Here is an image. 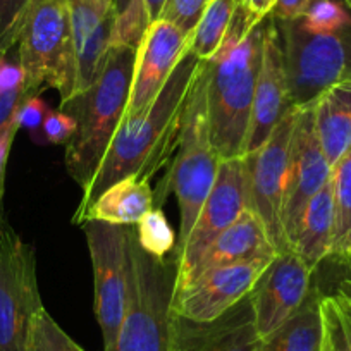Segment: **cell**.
Returning <instances> with one entry per match:
<instances>
[{
	"label": "cell",
	"mask_w": 351,
	"mask_h": 351,
	"mask_svg": "<svg viewBox=\"0 0 351 351\" xmlns=\"http://www.w3.org/2000/svg\"><path fill=\"white\" fill-rule=\"evenodd\" d=\"M202 64L204 60L188 52L176 66L157 99L147 109L123 117L92 184L81 197L74 212V224L110 184L130 176L152 180V176L171 157L178 148L183 114Z\"/></svg>",
	"instance_id": "obj_1"
},
{
	"label": "cell",
	"mask_w": 351,
	"mask_h": 351,
	"mask_svg": "<svg viewBox=\"0 0 351 351\" xmlns=\"http://www.w3.org/2000/svg\"><path fill=\"white\" fill-rule=\"evenodd\" d=\"M269 19L256 21L239 2L221 49L214 59L205 60L208 126L222 160L245 155Z\"/></svg>",
	"instance_id": "obj_2"
},
{
	"label": "cell",
	"mask_w": 351,
	"mask_h": 351,
	"mask_svg": "<svg viewBox=\"0 0 351 351\" xmlns=\"http://www.w3.org/2000/svg\"><path fill=\"white\" fill-rule=\"evenodd\" d=\"M134 56L136 49L110 47L95 83L60 102V110L76 123V131L66 143L64 162L83 193L92 184L123 121L133 81Z\"/></svg>",
	"instance_id": "obj_3"
},
{
	"label": "cell",
	"mask_w": 351,
	"mask_h": 351,
	"mask_svg": "<svg viewBox=\"0 0 351 351\" xmlns=\"http://www.w3.org/2000/svg\"><path fill=\"white\" fill-rule=\"evenodd\" d=\"M221 162L222 158L219 157L212 143L210 126H208L207 69H205L204 60L190 99H188L186 109H184L180 141L176 148L172 167L165 176L164 183L158 186L157 193H154L155 207L158 208L169 193H174L180 204V234H178V241L172 253L178 252L190 236L198 212L217 180Z\"/></svg>",
	"instance_id": "obj_4"
},
{
	"label": "cell",
	"mask_w": 351,
	"mask_h": 351,
	"mask_svg": "<svg viewBox=\"0 0 351 351\" xmlns=\"http://www.w3.org/2000/svg\"><path fill=\"white\" fill-rule=\"evenodd\" d=\"M178 263L152 256L130 236V293L112 351H172V300Z\"/></svg>",
	"instance_id": "obj_5"
},
{
	"label": "cell",
	"mask_w": 351,
	"mask_h": 351,
	"mask_svg": "<svg viewBox=\"0 0 351 351\" xmlns=\"http://www.w3.org/2000/svg\"><path fill=\"white\" fill-rule=\"evenodd\" d=\"M16 52L25 71L29 95L40 97L47 88L59 92L60 102L76 95V56L69 0H35Z\"/></svg>",
	"instance_id": "obj_6"
},
{
	"label": "cell",
	"mask_w": 351,
	"mask_h": 351,
	"mask_svg": "<svg viewBox=\"0 0 351 351\" xmlns=\"http://www.w3.org/2000/svg\"><path fill=\"white\" fill-rule=\"evenodd\" d=\"M276 25L293 109L313 106L330 86L351 81V23L329 33L310 32L300 19Z\"/></svg>",
	"instance_id": "obj_7"
},
{
	"label": "cell",
	"mask_w": 351,
	"mask_h": 351,
	"mask_svg": "<svg viewBox=\"0 0 351 351\" xmlns=\"http://www.w3.org/2000/svg\"><path fill=\"white\" fill-rule=\"evenodd\" d=\"M43 306L35 248L0 226V351H35Z\"/></svg>",
	"instance_id": "obj_8"
},
{
	"label": "cell",
	"mask_w": 351,
	"mask_h": 351,
	"mask_svg": "<svg viewBox=\"0 0 351 351\" xmlns=\"http://www.w3.org/2000/svg\"><path fill=\"white\" fill-rule=\"evenodd\" d=\"M95 279V315L104 351H112L123 324L130 293V236L133 226L83 222Z\"/></svg>",
	"instance_id": "obj_9"
},
{
	"label": "cell",
	"mask_w": 351,
	"mask_h": 351,
	"mask_svg": "<svg viewBox=\"0 0 351 351\" xmlns=\"http://www.w3.org/2000/svg\"><path fill=\"white\" fill-rule=\"evenodd\" d=\"M246 208H250V197L245 155L222 160L217 180L198 212L190 236L178 252L172 253L178 263L176 291L186 286L191 272L197 267V263L200 262L202 255L210 246V243L229 226L234 224Z\"/></svg>",
	"instance_id": "obj_10"
},
{
	"label": "cell",
	"mask_w": 351,
	"mask_h": 351,
	"mask_svg": "<svg viewBox=\"0 0 351 351\" xmlns=\"http://www.w3.org/2000/svg\"><path fill=\"white\" fill-rule=\"evenodd\" d=\"M296 114L298 109H293L258 150L245 155L250 208L262 219L279 253L289 250L282 229V202Z\"/></svg>",
	"instance_id": "obj_11"
},
{
	"label": "cell",
	"mask_w": 351,
	"mask_h": 351,
	"mask_svg": "<svg viewBox=\"0 0 351 351\" xmlns=\"http://www.w3.org/2000/svg\"><path fill=\"white\" fill-rule=\"evenodd\" d=\"M330 171L332 167L327 162L317 134L313 106L298 109L282 202V229L289 250L298 236L306 205L326 186L330 180Z\"/></svg>",
	"instance_id": "obj_12"
},
{
	"label": "cell",
	"mask_w": 351,
	"mask_h": 351,
	"mask_svg": "<svg viewBox=\"0 0 351 351\" xmlns=\"http://www.w3.org/2000/svg\"><path fill=\"white\" fill-rule=\"evenodd\" d=\"M274 258L217 267L197 276L183 289L174 293L172 312L193 322H210L250 296L262 272Z\"/></svg>",
	"instance_id": "obj_13"
},
{
	"label": "cell",
	"mask_w": 351,
	"mask_h": 351,
	"mask_svg": "<svg viewBox=\"0 0 351 351\" xmlns=\"http://www.w3.org/2000/svg\"><path fill=\"white\" fill-rule=\"evenodd\" d=\"M313 272L293 250L278 253L250 293L260 339L295 315L312 291Z\"/></svg>",
	"instance_id": "obj_14"
},
{
	"label": "cell",
	"mask_w": 351,
	"mask_h": 351,
	"mask_svg": "<svg viewBox=\"0 0 351 351\" xmlns=\"http://www.w3.org/2000/svg\"><path fill=\"white\" fill-rule=\"evenodd\" d=\"M188 52L190 36L165 19L152 21L136 47L130 99L123 117L147 109Z\"/></svg>",
	"instance_id": "obj_15"
},
{
	"label": "cell",
	"mask_w": 351,
	"mask_h": 351,
	"mask_svg": "<svg viewBox=\"0 0 351 351\" xmlns=\"http://www.w3.org/2000/svg\"><path fill=\"white\" fill-rule=\"evenodd\" d=\"M291 110L281 38H279L278 25L271 16L267 29H265V38H263L262 67H260L255 95H253L245 155L258 150Z\"/></svg>",
	"instance_id": "obj_16"
},
{
	"label": "cell",
	"mask_w": 351,
	"mask_h": 351,
	"mask_svg": "<svg viewBox=\"0 0 351 351\" xmlns=\"http://www.w3.org/2000/svg\"><path fill=\"white\" fill-rule=\"evenodd\" d=\"M258 348L250 296L210 322H193L174 313L172 351H258Z\"/></svg>",
	"instance_id": "obj_17"
},
{
	"label": "cell",
	"mask_w": 351,
	"mask_h": 351,
	"mask_svg": "<svg viewBox=\"0 0 351 351\" xmlns=\"http://www.w3.org/2000/svg\"><path fill=\"white\" fill-rule=\"evenodd\" d=\"M76 56L77 92L92 86L106 66L114 28V11L107 0H69Z\"/></svg>",
	"instance_id": "obj_18"
},
{
	"label": "cell",
	"mask_w": 351,
	"mask_h": 351,
	"mask_svg": "<svg viewBox=\"0 0 351 351\" xmlns=\"http://www.w3.org/2000/svg\"><path fill=\"white\" fill-rule=\"evenodd\" d=\"M278 253V248L269 238L262 219L252 208H246L239 215L238 221L229 226L226 231H222L205 250L200 262L191 272L186 286L197 276L212 271V269L253 262L258 258H274Z\"/></svg>",
	"instance_id": "obj_19"
},
{
	"label": "cell",
	"mask_w": 351,
	"mask_h": 351,
	"mask_svg": "<svg viewBox=\"0 0 351 351\" xmlns=\"http://www.w3.org/2000/svg\"><path fill=\"white\" fill-rule=\"evenodd\" d=\"M154 207L155 198L150 180L130 176L100 193L76 224L100 221L116 226H134Z\"/></svg>",
	"instance_id": "obj_20"
},
{
	"label": "cell",
	"mask_w": 351,
	"mask_h": 351,
	"mask_svg": "<svg viewBox=\"0 0 351 351\" xmlns=\"http://www.w3.org/2000/svg\"><path fill=\"white\" fill-rule=\"evenodd\" d=\"M315 128L332 167L351 148V81L330 86L313 104Z\"/></svg>",
	"instance_id": "obj_21"
},
{
	"label": "cell",
	"mask_w": 351,
	"mask_h": 351,
	"mask_svg": "<svg viewBox=\"0 0 351 351\" xmlns=\"http://www.w3.org/2000/svg\"><path fill=\"white\" fill-rule=\"evenodd\" d=\"M334 234V200L330 180L308 202L291 250L312 272L329 256Z\"/></svg>",
	"instance_id": "obj_22"
},
{
	"label": "cell",
	"mask_w": 351,
	"mask_h": 351,
	"mask_svg": "<svg viewBox=\"0 0 351 351\" xmlns=\"http://www.w3.org/2000/svg\"><path fill=\"white\" fill-rule=\"evenodd\" d=\"M319 289L312 288L298 312L260 339L258 351H322L324 324Z\"/></svg>",
	"instance_id": "obj_23"
},
{
	"label": "cell",
	"mask_w": 351,
	"mask_h": 351,
	"mask_svg": "<svg viewBox=\"0 0 351 351\" xmlns=\"http://www.w3.org/2000/svg\"><path fill=\"white\" fill-rule=\"evenodd\" d=\"M334 234L327 258L351 267V148L332 165Z\"/></svg>",
	"instance_id": "obj_24"
},
{
	"label": "cell",
	"mask_w": 351,
	"mask_h": 351,
	"mask_svg": "<svg viewBox=\"0 0 351 351\" xmlns=\"http://www.w3.org/2000/svg\"><path fill=\"white\" fill-rule=\"evenodd\" d=\"M239 0H208L207 8L190 36V52L200 60L214 59L226 38Z\"/></svg>",
	"instance_id": "obj_25"
},
{
	"label": "cell",
	"mask_w": 351,
	"mask_h": 351,
	"mask_svg": "<svg viewBox=\"0 0 351 351\" xmlns=\"http://www.w3.org/2000/svg\"><path fill=\"white\" fill-rule=\"evenodd\" d=\"M28 99L32 95L16 49L9 53L0 52V130L18 119L19 109Z\"/></svg>",
	"instance_id": "obj_26"
},
{
	"label": "cell",
	"mask_w": 351,
	"mask_h": 351,
	"mask_svg": "<svg viewBox=\"0 0 351 351\" xmlns=\"http://www.w3.org/2000/svg\"><path fill=\"white\" fill-rule=\"evenodd\" d=\"M322 351H351V300L341 291L322 295Z\"/></svg>",
	"instance_id": "obj_27"
},
{
	"label": "cell",
	"mask_w": 351,
	"mask_h": 351,
	"mask_svg": "<svg viewBox=\"0 0 351 351\" xmlns=\"http://www.w3.org/2000/svg\"><path fill=\"white\" fill-rule=\"evenodd\" d=\"M114 28L110 47L136 49L148 26L143 0H114Z\"/></svg>",
	"instance_id": "obj_28"
},
{
	"label": "cell",
	"mask_w": 351,
	"mask_h": 351,
	"mask_svg": "<svg viewBox=\"0 0 351 351\" xmlns=\"http://www.w3.org/2000/svg\"><path fill=\"white\" fill-rule=\"evenodd\" d=\"M138 245L152 256L165 258L176 248V232L172 231L162 208L154 207L136 224Z\"/></svg>",
	"instance_id": "obj_29"
},
{
	"label": "cell",
	"mask_w": 351,
	"mask_h": 351,
	"mask_svg": "<svg viewBox=\"0 0 351 351\" xmlns=\"http://www.w3.org/2000/svg\"><path fill=\"white\" fill-rule=\"evenodd\" d=\"M33 4L35 0H0V52L16 49Z\"/></svg>",
	"instance_id": "obj_30"
},
{
	"label": "cell",
	"mask_w": 351,
	"mask_h": 351,
	"mask_svg": "<svg viewBox=\"0 0 351 351\" xmlns=\"http://www.w3.org/2000/svg\"><path fill=\"white\" fill-rule=\"evenodd\" d=\"M298 19L310 32L329 33L350 25L351 11L336 0H319Z\"/></svg>",
	"instance_id": "obj_31"
},
{
	"label": "cell",
	"mask_w": 351,
	"mask_h": 351,
	"mask_svg": "<svg viewBox=\"0 0 351 351\" xmlns=\"http://www.w3.org/2000/svg\"><path fill=\"white\" fill-rule=\"evenodd\" d=\"M208 0H165L164 9H162L158 19L176 25L184 35L191 36V33L197 28Z\"/></svg>",
	"instance_id": "obj_32"
},
{
	"label": "cell",
	"mask_w": 351,
	"mask_h": 351,
	"mask_svg": "<svg viewBox=\"0 0 351 351\" xmlns=\"http://www.w3.org/2000/svg\"><path fill=\"white\" fill-rule=\"evenodd\" d=\"M35 351H84L66 330L52 319L47 310H43L36 330Z\"/></svg>",
	"instance_id": "obj_33"
},
{
	"label": "cell",
	"mask_w": 351,
	"mask_h": 351,
	"mask_svg": "<svg viewBox=\"0 0 351 351\" xmlns=\"http://www.w3.org/2000/svg\"><path fill=\"white\" fill-rule=\"evenodd\" d=\"M76 131V123L69 114L62 112V110H49L43 119L42 128L38 133L45 138L49 143L53 145H66L71 140V136Z\"/></svg>",
	"instance_id": "obj_34"
},
{
	"label": "cell",
	"mask_w": 351,
	"mask_h": 351,
	"mask_svg": "<svg viewBox=\"0 0 351 351\" xmlns=\"http://www.w3.org/2000/svg\"><path fill=\"white\" fill-rule=\"evenodd\" d=\"M21 130L19 126V121H12L9 126H5L4 130H0V226L5 224L4 219V191H5V171H8V160L9 155H11L12 143H14V138L18 134V131Z\"/></svg>",
	"instance_id": "obj_35"
},
{
	"label": "cell",
	"mask_w": 351,
	"mask_h": 351,
	"mask_svg": "<svg viewBox=\"0 0 351 351\" xmlns=\"http://www.w3.org/2000/svg\"><path fill=\"white\" fill-rule=\"evenodd\" d=\"M47 112H49L47 104L43 102L40 97H32V99L26 100V102L23 104L21 109H19V126L28 128L29 131L36 133V131H40V128H42Z\"/></svg>",
	"instance_id": "obj_36"
},
{
	"label": "cell",
	"mask_w": 351,
	"mask_h": 351,
	"mask_svg": "<svg viewBox=\"0 0 351 351\" xmlns=\"http://www.w3.org/2000/svg\"><path fill=\"white\" fill-rule=\"evenodd\" d=\"M319 0H276L272 18L276 21H291L305 16V12Z\"/></svg>",
	"instance_id": "obj_37"
},
{
	"label": "cell",
	"mask_w": 351,
	"mask_h": 351,
	"mask_svg": "<svg viewBox=\"0 0 351 351\" xmlns=\"http://www.w3.org/2000/svg\"><path fill=\"white\" fill-rule=\"evenodd\" d=\"M239 2L245 5L250 16L253 19H256V21L265 19L267 16H272V11H274L276 5V0H239Z\"/></svg>",
	"instance_id": "obj_38"
},
{
	"label": "cell",
	"mask_w": 351,
	"mask_h": 351,
	"mask_svg": "<svg viewBox=\"0 0 351 351\" xmlns=\"http://www.w3.org/2000/svg\"><path fill=\"white\" fill-rule=\"evenodd\" d=\"M143 2H145V11H147L148 25H150L152 21L158 19L162 9H164L165 0H143Z\"/></svg>",
	"instance_id": "obj_39"
},
{
	"label": "cell",
	"mask_w": 351,
	"mask_h": 351,
	"mask_svg": "<svg viewBox=\"0 0 351 351\" xmlns=\"http://www.w3.org/2000/svg\"><path fill=\"white\" fill-rule=\"evenodd\" d=\"M337 291H341L343 295H346L348 298L351 300V279H344L339 285V288H337Z\"/></svg>",
	"instance_id": "obj_40"
},
{
	"label": "cell",
	"mask_w": 351,
	"mask_h": 351,
	"mask_svg": "<svg viewBox=\"0 0 351 351\" xmlns=\"http://www.w3.org/2000/svg\"><path fill=\"white\" fill-rule=\"evenodd\" d=\"M341 2H343V4L351 11V0H341Z\"/></svg>",
	"instance_id": "obj_41"
},
{
	"label": "cell",
	"mask_w": 351,
	"mask_h": 351,
	"mask_svg": "<svg viewBox=\"0 0 351 351\" xmlns=\"http://www.w3.org/2000/svg\"><path fill=\"white\" fill-rule=\"evenodd\" d=\"M107 2H109V4H110V5H112V4H114V0H107Z\"/></svg>",
	"instance_id": "obj_42"
}]
</instances>
